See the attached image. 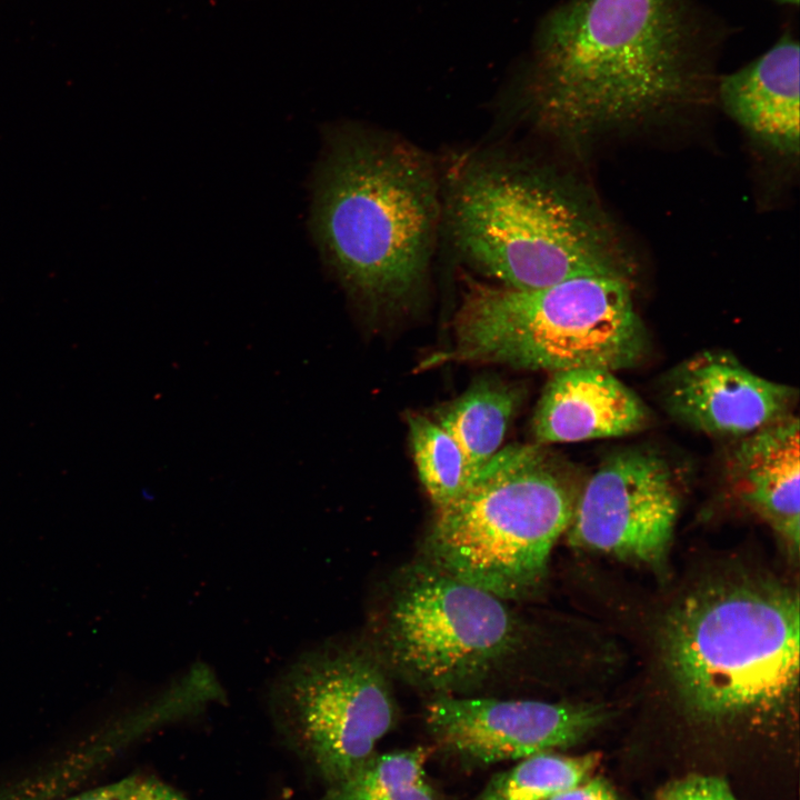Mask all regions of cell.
Here are the masks:
<instances>
[{"label":"cell","mask_w":800,"mask_h":800,"mask_svg":"<svg viewBox=\"0 0 800 800\" xmlns=\"http://www.w3.org/2000/svg\"><path fill=\"white\" fill-rule=\"evenodd\" d=\"M727 466L741 499L773 529L791 553H798V417L790 414L740 438Z\"/></svg>","instance_id":"obj_14"},{"label":"cell","mask_w":800,"mask_h":800,"mask_svg":"<svg viewBox=\"0 0 800 800\" xmlns=\"http://www.w3.org/2000/svg\"><path fill=\"white\" fill-rule=\"evenodd\" d=\"M723 40L697 0H564L537 32L527 113L567 139L640 122L698 98Z\"/></svg>","instance_id":"obj_1"},{"label":"cell","mask_w":800,"mask_h":800,"mask_svg":"<svg viewBox=\"0 0 800 800\" xmlns=\"http://www.w3.org/2000/svg\"><path fill=\"white\" fill-rule=\"evenodd\" d=\"M658 800H738L728 783L719 777L691 774L668 783Z\"/></svg>","instance_id":"obj_19"},{"label":"cell","mask_w":800,"mask_h":800,"mask_svg":"<svg viewBox=\"0 0 800 800\" xmlns=\"http://www.w3.org/2000/svg\"><path fill=\"white\" fill-rule=\"evenodd\" d=\"M547 800H621L616 789L601 777H589Z\"/></svg>","instance_id":"obj_20"},{"label":"cell","mask_w":800,"mask_h":800,"mask_svg":"<svg viewBox=\"0 0 800 800\" xmlns=\"http://www.w3.org/2000/svg\"><path fill=\"white\" fill-rule=\"evenodd\" d=\"M650 411L613 371L579 368L553 372L536 408V444L616 438L647 428Z\"/></svg>","instance_id":"obj_12"},{"label":"cell","mask_w":800,"mask_h":800,"mask_svg":"<svg viewBox=\"0 0 800 800\" xmlns=\"http://www.w3.org/2000/svg\"><path fill=\"white\" fill-rule=\"evenodd\" d=\"M662 399L681 423L740 439L792 414L798 391L758 376L729 352L707 350L667 374Z\"/></svg>","instance_id":"obj_11"},{"label":"cell","mask_w":800,"mask_h":800,"mask_svg":"<svg viewBox=\"0 0 800 800\" xmlns=\"http://www.w3.org/2000/svg\"><path fill=\"white\" fill-rule=\"evenodd\" d=\"M430 753L423 747L377 753L321 800H440L426 772Z\"/></svg>","instance_id":"obj_16"},{"label":"cell","mask_w":800,"mask_h":800,"mask_svg":"<svg viewBox=\"0 0 800 800\" xmlns=\"http://www.w3.org/2000/svg\"><path fill=\"white\" fill-rule=\"evenodd\" d=\"M607 718L597 704L432 696L426 723L437 744L467 764L520 760L570 748Z\"/></svg>","instance_id":"obj_10"},{"label":"cell","mask_w":800,"mask_h":800,"mask_svg":"<svg viewBox=\"0 0 800 800\" xmlns=\"http://www.w3.org/2000/svg\"><path fill=\"white\" fill-rule=\"evenodd\" d=\"M520 401L516 387L481 380L437 411L436 422L459 444L471 481L500 449Z\"/></svg>","instance_id":"obj_15"},{"label":"cell","mask_w":800,"mask_h":800,"mask_svg":"<svg viewBox=\"0 0 800 800\" xmlns=\"http://www.w3.org/2000/svg\"><path fill=\"white\" fill-rule=\"evenodd\" d=\"M517 761L492 776L472 800H547L591 777L600 754L571 757L550 751Z\"/></svg>","instance_id":"obj_17"},{"label":"cell","mask_w":800,"mask_h":800,"mask_svg":"<svg viewBox=\"0 0 800 800\" xmlns=\"http://www.w3.org/2000/svg\"><path fill=\"white\" fill-rule=\"evenodd\" d=\"M390 673L366 640L330 641L274 679V710L310 751L329 786L376 754L397 714Z\"/></svg>","instance_id":"obj_8"},{"label":"cell","mask_w":800,"mask_h":800,"mask_svg":"<svg viewBox=\"0 0 800 800\" xmlns=\"http://www.w3.org/2000/svg\"><path fill=\"white\" fill-rule=\"evenodd\" d=\"M442 180V229L464 262L536 289L594 271L629 273L603 223L559 177L522 156L468 153Z\"/></svg>","instance_id":"obj_3"},{"label":"cell","mask_w":800,"mask_h":800,"mask_svg":"<svg viewBox=\"0 0 800 800\" xmlns=\"http://www.w3.org/2000/svg\"><path fill=\"white\" fill-rule=\"evenodd\" d=\"M676 474L649 449L614 452L581 486L568 542L621 560L660 566L679 514Z\"/></svg>","instance_id":"obj_9"},{"label":"cell","mask_w":800,"mask_h":800,"mask_svg":"<svg viewBox=\"0 0 800 800\" xmlns=\"http://www.w3.org/2000/svg\"><path fill=\"white\" fill-rule=\"evenodd\" d=\"M137 800H186L179 792L154 779H142Z\"/></svg>","instance_id":"obj_22"},{"label":"cell","mask_w":800,"mask_h":800,"mask_svg":"<svg viewBox=\"0 0 800 800\" xmlns=\"http://www.w3.org/2000/svg\"><path fill=\"white\" fill-rule=\"evenodd\" d=\"M800 604L772 580L711 581L668 614L667 671L686 708L716 723L763 720L797 697Z\"/></svg>","instance_id":"obj_4"},{"label":"cell","mask_w":800,"mask_h":800,"mask_svg":"<svg viewBox=\"0 0 800 800\" xmlns=\"http://www.w3.org/2000/svg\"><path fill=\"white\" fill-rule=\"evenodd\" d=\"M580 488L543 446L499 449L459 498L436 509L421 560L506 601L532 596Z\"/></svg>","instance_id":"obj_6"},{"label":"cell","mask_w":800,"mask_h":800,"mask_svg":"<svg viewBox=\"0 0 800 800\" xmlns=\"http://www.w3.org/2000/svg\"><path fill=\"white\" fill-rule=\"evenodd\" d=\"M142 779L130 776L119 781L78 793L67 800H137Z\"/></svg>","instance_id":"obj_21"},{"label":"cell","mask_w":800,"mask_h":800,"mask_svg":"<svg viewBox=\"0 0 800 800\" xmlns=\"http://www.w3.org/2000/svg\"><path fill=\"white\" fill-rule=\"evenodd\" d=\"M799 43L790 34L717 86L727 113L774 150L797 156L800 142Z\"/></svg>","instance_id":"obj_13"},{"label":"cell","mask_w":800,"mask_h":800,"mask_svg":"<svg viewBox=\"0 0 800 800\" xmlns=\"http://www.w3.org/2000/svg\"><path fill=\"white\" fill-rule=\"evenodd\" d=\"M647 347L630 273L594 271L536 289L469 281L453 318L452 344L421 366L614 372L638 364Z\"/></svg>","instance_id":"obj_5"},{"label":"cell","mask_w":800,"mask_h":800,"mask_svg":"<svg viewBox=\"0 0 800 800\" xmlns=\"http://www.w3.org/2000/svg\"><path fill=\"white\" fill-rule=\"evenodd\" d=\"M310 227L322 259L363 306H400L426 284L442 230V180L399 134L330 124L312 180Z\"/></svg>","instance_id":"obj_2"},{"label":"cell","mask_w":800,"mask_h":800,"mask_svg":"<svg viewBox=\"0 0 800 800\" xmlns=\"http://www.w3.org/2000/svg\"><path fill=\"white\" fill-rule=\"evenodd\" d=\"M522 640L506 600L419 560L391 579L366 641L390 674L432 696H460Z\"/></svg>","instance_id":"obj_7"},{"label":"cell","mask_w":800,"mask_h":800,"mask_svg":"<svg viewBox=\"0 0 800 800\" xmlns=\"http://www.w3.org/2000/svg\"><path fill=\"white\" fill-rule=\"evenodd\" d=\"M412 454L421 483L436 509L459 498L470 486L466 457L456 440L421 413L407 417Z\"/></svg>","instance_id":"obj_18"},{"label":"cell","mask_w":800,"mask_h":800,"mask_svg":"<svg viewBox=\"0 0 800 800\" xmlns=\"http://www.w3.org/2000/svg\"><path fill=\"white\" fill-rule=\"evenodd\" d=\"M781 2L789 3V4H798L799 0H780Z\"/></svg>","instance_id":"obj_23"},{"label":"cell","mask_w":800,"mask_h":800,"mask_svg":"<svg viewBox=\"0 0 800 800\" xmlns=\"http://www.w3.org/2000/svg\"><path fill=\"white\" fill-rule=\"evenodd\" d=\"M0 800H7L2 794H0Z\"/></svg>","instance_id":"obj_24"}]
</instances>
